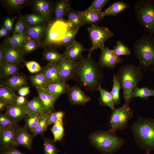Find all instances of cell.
Segmentation results:
<instances>
[{"mask_svg":"<svg viewBox=\"0 0 154 154\" xmlns=\"http://www.w3.org/2000/svg\"><path fill=\"white\" fill-rule=\"evenodd\" d=\"M16 96L12 89L7 86L1 85L0 87V99L8 104L16 103Z\"/></svg>","mask_w":154,"mask_h":154,"instance_id":"29","label":"cell"},{"mask_svg":"<svg viewBox=\"0 0 154 154\" xmlns=\"http://www.w3.org/2000/svg\"><path fill=\"white\" fill-rule=\"evenodd\" d=\"M27 102L26 99L23 96H17L16 99V103L19 106L25 105Z\"/></svg>","mask_w":154,"mask_h":154,"instance_id":"55","label":"cell"},{"mask_svg":"<svg viewBox=\"0 0 154 154\" xmlns=\"http://www.w3.org/2000/svg\"><path fill=\"white\" fill-rule=\"evenodd\" d=\"M117 76L114 74L113 77V84L112 91L110 92L115 105H118L120 102L119 91L121 88Z\"/></svg>","mask_w":154,"mask_h":154,"instance_id":"35","label":"cell"},{"mask_svg":"<svg viewBox=\"0 0 154 154\" xmlns=\"http://www.w3.org/2000/svg\"><path fill=\"white\" fill-rule=\"evenodd\" d=\"M67 93L70 102L76 105H84L90 100L83 91L76 85L70 87Z\"/></svg>","mask_w":154,"mask_h":154,"instance_id":"14","label":"cell"},{"mask_svg":"<svg viewBox=\"0 0 154 154\" xmlns=\"http://www.w3.org/2000/svg\"><path fill=\"white\" fill-rule=\"evenodd\" d=\"M70 86L65 82L58 81L48 83L45 88L56 99L67 93Z\"/></svg>","mask_w":154,"mask_h":154,"instance_id":"20","label":"cell"},{"mask_svg":"<svg viewBox=\"0 0 154 154\" xmlns=\"http://www.w3.org/2000/svg\"><path fill=\"white\" fill-rule=\"evenodd\" d=\"M16 125V123L10 118L5 113L0 114V129L7 128Z\"/></svg>","mask_w":154,"mask_h":154,"instance_id":"44","label":"cell"},{"mask_svg":"<svg viewBox=\"0 0 154 154\" xmlns=\"http://www.w3.org/2000/svg\"><path fill=\"white\" fill-rule=\"evenodd\" d=\"M25 22L24 18L20 17L15 25L13 34L24 32L25 28Z\"/></svg>","mask_w":154,"mask_h":154,"instance_id":"48","label":"cell"},{"mask_svg":"<svg viewBox=\"0 0 154 154\" xmlns=\"http://www.w3.org/2000/svg\"><path fill=\"white\" fill-rule=\"evenodd\" d=\"M109 1L108 0H94L88 8L94 11L102 12V8Z\"/></svg>","mask_w":154,"mask_h":154,"instance_id":"46","label":"cell"},{"mask_svg":"<svg viewBox=\"0 0 154 154\" xmlns=\"http://www.w3.org/2000/svg\"><path fill=\"white\" fill-rule=\"evenodd\" d=\"M123 61V58L116 55L113 50L105 47L102 51L99 63L102 67L113 69Z\"/></svg>","mask_w":154,"mask_h":154,"instance_id":"10","label":"cell"},{"mask_svg":"<svg viewBox=\"0 0 154 154\" xmlns=\"http://www.w3.org/2000/svg\"><path fill=\"white\" fill-rule=\"evenodd\" d=\"M89 37L92 45L88 50V56H91L92 53L95 49L100 48L102 51L104 48V43L108 39L113 37L114 33L107 27L92 24L87 29Z\"/></svg>","mask_w":154,"mask_h":154,"instance_id":"8","label":"cell"},{"mask_svg":"<svg viewBox=\"0 0 154 154\" xmlns=\"http://www.w3.org/2000/svg\"><path fill=\"white\" fill-rule=\"evenodd\" d=\"M4 24V26L8 31H10L12 30L13 28V23L12 21L10 18L8 17L5 20Z\"/></svg>","mask_w":154,"mask_h":154,"instance_id":"54","label":"cell"},{"mask_svg":"<svg viewBox=\"0 0 154 154\" xmlns=\"http://www.w3.org/2000/svg\"><path fill=\"white\" fill-rule=\"evenodd\" d=\"M36 88L45 112L49 113L53 109L56 99L45 88Z\"/></svg>","mask_w":154,"mask_h":154,"instance_id":"16","label":"cell"},{"mask_svg":"<svg viewBox=\"0 0 154 154\" xmlns=\"http://www.w3.org/2000/svg\"><path fill=\"white\" fill-rule=\"evenodd\" d=\"M76 63L70 61L65 58L58 63L61 81L65 82L72 79Z\"/></svg>","mask_w":154,"mask_h":154,"instance_id":"15","label":"cell"},{"mask_svg":"<svg viewBox=\"0 0 154 154\" xmlns=\"http://www.w3.org/2000/svg\"><path fill=\"white\" fill-rule=\"evenodd\" d=\"M44 59L49 62L58 63L64 57L63 54L53 49L48 50L44 54Z\"/></svg>","mask_w":154,"mask_h":154,"instance_id":"37","label":"cell"},{"mask_svg":"<svg viewBox=\"0 0 154 154\" xmlns=\"http://www.w3.org/2000/svg\"><path fill=\"white\" fill-rule=\"evenodd\" d=\"M79 13L81 19L85 24H93L104 18L102 12L94 11L88 8L84 11H79Z\"/></svg>","mask_w":154,"mask_h":154,"instance_id":"22","label":"cell"},{"mask_svg":"<svg viewBox=\"0 0 154 154\" xmlns=\"http://www.w3.org/2000/svg\"><path fill=\"white\" fill-rule=\"evenodd\" d=\"M5 113L16 123L23 119L27 115L23 106H19L16 103L7 105Z\"/></svg>","mask_w":154,"mask_h":154,"instance_id":"18","label":"cell"},{"mask_svg":"<svg viewBox=\"0 0 154 154\" xmlns=\"http://www.w3.org/2000/svg\"><path fill=\"white\" fill-rule=\"evenodd\" d=\"M28 39L25 32L22 33L13 34L7 40V44L12 47L22 48Z\"/></svg>","mask_w":154,"mask_h":154,"instance_id":"26","label":"cell"},{"mask_svg":"<svg viewBox=\"0 0 154 154\" xmlns=\"http://www.w3.org/2000/svg\"><path fill=\"white\" fill-rule=\"evenodd\" d=\"M1 67L3 74L6 76L15 75L18 70V67L16 64L4 63Z\"/></svg>","mask_w":154,"mask_h":154,"instance_id":"40","label":"cell"},{"mask_svg":"<svg viewBox=\"0 0 154 154\" xmlns=\"http://www.w3.org/2000/svg\"><path fill=\"white\" fill-rule=\"evenodd\" d=\"M23 106L27 115L33 113L42 114L47 113L45 112L38 96L27 101Z\"/></svg>","mask_w":154,"mask_h":154,"instance_id":"25","label":"cell"},{"mask_svg":"<svg viewBox=\"0 0 154 154\" xmlns=\"http://www.w3.org/2000/svg\"><path fill=\"white\" fill-rule=\"evenodd\" d=\"M79 28L72 26L69 27L64 36L58 44H62L67 46L72 44L75 40V36Z\"/></svg>","mask_w":154,"mask_h":154,"instance_id":"33","label":"cell"},{"mask_svg":"<svg viewBox=\"0 0 154 154\" xmlns=\"http://www.w3.org/2000/svg\"><path fill=\"white\" fill-rule=\"evenodd\" d=\"M54 136V141L55 142L61 139L64 134L62 120L54 123L51 129Z\"/></svg>","mask_w":154,"mask_h":154,"instance_id":"36","label":"cell"},{"mask_svg":"<svg viewBox=\"0 0 154 154\" xmlns=\"http://www.w3.org/2000/svg\"><path fill=\"white\" fill-rule=\"evenodd\" d=\"M35 40L30 38L28 39L23 44L22 48L26 52H31L35 49L37 46V44Z\"/></svg>","mask_w":154,"mask_h":154,"instance_id":"49","label":"cell"},{"mask_svg":"<svg viewBox=\"0 0 154 154\" xmlns=\"http://www.w3.org/2000/svg\"><path fill=\"white\" fill-rule=\"evenodd\" d=\"M45 114L33 113L27 114L25 120V127L33 132L38 124L41 117Z\"/></svg>","mask_w":154,"mask_h":154,"instance_id":"30","label":"cell"},{"mask_svg":"<svg viewBox=\"0 0 154 154\" xmlns=\"http://www.w3.org/2000/svg\"><path fill=\"white\" fill-rule=\"evenodd\" d=\"M90 138L94 145L103 154L114 153L125 143L123 138L109 130L97 131Z\"/></svg>","mask_w":154,"mask_h":154,"instance_id":"5","label":"cell"},{"mask_svg":"<svg viewBox=\"0 0 154 154\" xmlns=\"http://www.w3.org/2000/svg\"><path fill=\"white\" fill-rule=\"evenodd\" d=\"M18 128L16 125L7 128L0 129V145L3 149L15 146L16 133Z\"/></svg>","mask_w":154,"mask_h":154,"instance_id":"13","label":"cell"},{"mask_svg":"<svg viewBox=\"0 0 154 154\" xmlns=\"http://www.w3.org/2000/svg\"><path fill=\"white\" fill-rule=\"evenodd\" d=\"M86 50L82 44L75 40L72 44L66 46L63 54L67 60L76 62L82 58V53Z\"/></svg>","mask_w":154,"mask_h":154,"instance_id":"12","label":"cell"},{"mask_svg":"<svg viewBox=\"0 0 154 154\" xmlns=\"http://www.w3.org/2000/svg\"><path fill=\"white\" fill-rule=\"evenodd\" d=\"M25 64L29 71L32 74L39 72L42 69L39 64L35 61L26 62Z\"/></svg>","mask_w":154,"mask_h":154,"instance_id":"47","label":"cell"},{"mask_svg":"<svg viewBox=\"0 0 154 154\" xmlns=\"http://www.w3.org/2000/svg\"><path fill=\"white\" fill-rule=\"evenodd\" d=\"M4 63V55L3 47H0V66Z\"/></svg>","mask_w":154,"mask_h":154,"instance_id":"57","label":"cell"},{"mask_svg":"<svg viewBox=\"0 0 154 154\" xmlns=\"http://www.w3.org/2000/svg\"><path fill=\"white\" fill-rule=\"evenodd\" d=\"M40 3L43 13V18L45 21H48L51 18L52 6L49 1L40 0Z\"/></svg>","mask_w":154,"mask_h":154,"instance_id":"41","label":"cell"},{"mask_svg":"<svg viewBox=\"0 0 154 154\" xmlns=\"http://www.w3.org/2000/svg\"><path fill=\"white\" fill-rule=\"evenodd\" d=\"M139 23L149 33L154 34V0H139L134 6Z\"/></svg>","mask_w":154,"mask_h":154,"instance_id":"6","label":"cell"},{"mask_svg":"<svg viewBox=\"0 0 154 154\" xmlns=\"http://www.w3.org/2000/svg\"><path fill=\"white\" fill-rule=\"evenodd\" d=\"M4 1L9 7L14 9L21 7L27 2L25 0H7Z\"/></svg>","mask_w":154,"mask_h":154,"instance_id":"50","label":"cell"},{"mask_svg":"<svg viewBox=\"0 0 154 154\" xmlns=\"http://www.w3.org/2000/svg\"><path fill=\"white\" fill-rule=\"evenodd\" d=\"M32 137L25 127H18L17 130L15 146L22 145L28 149L32 150Z\"/></svg>","mask_w":154,"mask_h":154,"instance_id":"17","label":"cell"},{"mask_svg":"<svg viewBox=\"0 0 154 154\" xmlns=\"http://www.w3.org/2000/svg\"><path fill=\"white\" fill-rule=\"evenodd\" d=\"M134 54L138 61V66L145 71L154 72V37L153 35L143 34L135 41Z\"/></svg>","mask_w":154,"mask_h":154,"instance_id":"4","label":"cell"},{"mask_svg":"<svg viewBox=\"0 0 154 154\" xmlns=\"http://www.w3.org/2000/svg\"><path fill=\"white\" fill-rule=\"evenodd\" d=\"M133 116V112L129 105L124 103L122 107L115 108L112 110L110 117L109 130L115 133L117 130L125 129Z\"/></svg>","mask_w":154,"mask_h":154,"instance_id":"7","label":"cell"},{"mask_svg":"<svg viewBox=\"0 0 154 154\" xmlns=\"http://www.w3.org/2000/svg\"><path fill=\"white\" fill-rule=\"evenodd\" d=\"M70 3L68 0L57 1L55 3L54 9V21L62 20L71 9Z\"/></svg>","mask_w":154,"mask_h":154,"instance_id":"24","label":"cell"},{"mask_svg":"<svg viewBox=\"0 0 154 154\" xmlns=\"http://www.w3.org/2000/svg\"><path fill=\"white\" fill-rule=\"evenodd\" d=\"M8 30L3 26L1 27L0 30V37L6 36L8 33Z\"/></svg>","mask_w":154,"mask_h":154,"instance_id":"56","label":"cell"},{"mask_svg":"<svg viewBox=\"0 0 154 154\" xmlns=\"http://www.w3.org/2000/svg\"><path fill=\"white\" fill-rule=\"evenodd\" d=\"M129 7V5L126 3L121 1H118L102 11V15L103 17L105 16H116Z\"/></svg>","mask_w":154,"mask_h":154,"instance_id":"23","label":"cell"},{"mask_svg":"<svg viewBox=\"0 0 154 154\" xmlns=\"http://www.w3.org/2000/svg\"><path fill=\"white\" fill-rule=\"evenodd\" d=\"M29 87L24 86L19 88L17 90V93L19 96H24L29 93Z\"/></svg>","mask_w":154,"mask_h":154,"instance_id":"52","label":"cell"},{"mask_svg":"<svg viewBox=\"0 0 154 154\" xmlns=\"http://www.w3.org/2000/svg\"><path fill=\"white\" fill-rule=\"evenodd\" d=\"M48 83L61 81L59 76L58 63L49 62L41 71Z\"/></svg>","mask_w":154,"mask_h":154,"instance_id":"19","label":"cell"},{"mask_svg":"<svg viewBox=\"0 0 154 154\" xmlns=\"http://www.w3.org/2000/svg\"><path fill=\"white\" fill-rule=\"evenodd\" d=\"M72 26L68 21L67 22L62 20L54 21L48 29L45 44H58L64 36L69 28Z\"/></svg>","mask_w":154,"mask_h":154,"instance_id":"9","label":"cell"},{"mask_svg":"<svg viewBox=\"0 0 154 154\" xmlns=\"http://www.w3.org/2000/svg\"><path fill=\"white\" fill-rule=\"evenodd\" d=\"M34 6L36 11L38 13L39 15L43 18V13L40 0L35 1L34 3Z\"/></svg>","mask_w":154,"mask_h":154,"instance_id":"53","label":"cell"},{"mask_svg":"<svg viewBox=\"0 0 154 154\" xmlns=\"http://www.w3.org/2000/svg\"><path fill=\"white\" fill-rule=\"evenodd\" d=\"M54 141L44 138V151L45 154H57L58 150Z\"/></svg>","mask_w":154,"mask_h":154,"instance_id":"43","label":"cell"},{"mask_svg":"<svg viewBox=\"0 0 154 154\" xmlns=\"http://www.w3.org/2000/svg\"><path fill=\"white\" fill-rule=\"evenodd\" d=\"M145 154H150V151H146Z\"/></svg>","mask_w":154,"mask_h":154,"instance_id":"59","label":"cell"},{"mask_svg":"<svg viewBox=\"0 0 154 154\" xmlns=\"http://www.w3.org/2000/svg\"><path fill=\"white\" fill-rule=\"evenodd\" d=\"M64 114V112L62 111H58L51 113H49L48 114L46 119L47 127L50 125L62 120Z\"/></svg>","mask_w":154,"mask_h":154,"instance_id":"42","label":"cell"},{"mask_svg":"<svg viewBox=\"0 0 154 154\" xmlns=\"http://www.w3.org/2000/svg\"><path fill=\"white\" fill-rule=\"evenodd\" d=\"M42 23L28 27L25 31L27 36L36 41L39 40L44 33L47 32L48 28L47 26L43 24Z\"/></svg>","mask_w":154,"mask_h":154,"instance_id":"21","label":"cell"},{"mask_svg":"<svg viewBox=\"0 0 154 154\" xmlns=\"http://www.w3.org/2000/svg\"><path fill=\"white\" fill-rule=\"evenodd\" d=\"M3 150L1 154H24L15 148V147H12Z\"/></svg>","mask_w":154,"mask_h":154,"instance_id":"51","label":"cell"},{"mask_svg":"<svg viewBox=\"0 0 154 154\" xmlns=\"http://www.w3.org/2000/svg\"><path fill=\"white\" fill-rule=\"evenodd\" d=\"M7 86L13 90H18L20 88L25 86L26 80L25 78L20 75L15 74L11 76L7 81Z\"/></svg>","mask_w":154,"mask_h":154,"instance_id":"27","label":"cell"},{"mask_svg":"<svg viewBox=\"0 0 154 154\" xmlns=\"http://www.w3.org/2000/svg\"><path fill=\"white\" fill-rule=\"evenodd\" d=\"M49 113H46L41 117L38 124L33 132L34 136L42 134L47 130L46 119Z\"/></svg>","mask_w":154,"mask_h":154,"instance_id":"39","label":"cell"},{"mask_svg":"<svg viewBox=\"0 0 154 154\" xmlns=\"http://www.w3.org/2000/svg\"><path fill=\"white\" fill-rule=\"evenodd\" d=\"M98 90L100 94L99 99L100 104L102 106H108L112 110L114 109L115 108V104L110 92L103 89L101 86L99 87Z\"/></svg>","mask_w":154,"mask_h":154,"instance_id":"28","label":"cell"},{"mask_svg":"<svg viewBox=\"0 0 154 154\" xmlns=\"http://www.w3.org/2000/svg\"><path fill=\"white\" fill-rule=\"evenodd\" d=\"M24 19L25 21L30 25H35L45 21L44 19L39 15L31 14L25 16Z\"/></svg>","mask_w":154,"mask_h":154,"instance_id":"45","label":"cell"},{"mask_svg":"<svg viewBox=\"0 0 154 154\" xmlns=\"http://www.w3.org/2000/svg\"><path fill=\"white\" fill-rule=\"evenodd\" d=\"M113 50L116 55L118 57L121 56L129 55L131 54L128 47L120 40H117Z\"/></svg>","mask_w":154,"mask_h":154,"instance_id":"38","label":"cell"},{"mask_svg":"<svg viewBox=\"0 0 154 154\" xmlns=\"http://www.w3.org/2000/svg\"><path fill=\"white\" fill-rule=\"evenodd\" d=\"M66 16L72 27L80 28L85 24L80 17L79 11H76L71 8L66 13Z\"/></svg>","mask_w":154,"mask_h":154,"instance_id":"32","label":"cell"},{"mask_svg":"<svg viewBox=\"0 0 154 154\" xmlns=\"http://www.w3.org/2000/svg\"><path fill=\"white\" fill-rule=\"evenodd\" d=\"M154 97V90L149 89L147 86L138 88L136 86L133 90L131 97H138L145 100H148L149 97Z\"/></svg>","mask_w":154,"mask_h":154,"instance_id":"31","label":"cell"},{"mask_svg":"<svg viewBox=\"0 0 154 154\" xmlns=\"http://www.w3.org/2000/svg\"><path fill=\"white\" fill-rule=\"evenodd\" d=\"M102 67L91 56L76 63L72 79L88 91L98 90L104 79Z\"/></svg>","mask_w":154,"mask_h":154,"instance_id":"1","label":"cell"},{"mask_svg":"<svg viewBox=\"0 0 154 154\" xmlns=\"http://www.w3.org/2000/svg\"><path fill=\"white\" fill-rule=\"evenodd\" d=\"M131 129L138 147L146 151H154V118L138 117Z\"/></svg>","mask_w":154,"mask_h":154,"instance_id":"3","label":"cell"},{"mask_svg":"<svg viewBox=\"0 0 154 154\" xmlns=\"http://www.w3.org/2000/svg\"><path fill=\"white\" fill-rule=\"evenodd\" d=\"M4 55V63L17 64L23 59L24 51L22 48L12 47L7 44L2 46Z\"/></svg>","mask_w":154,"mask_h":154,"instance_id":"11","label":"cell"},{"mask_svg":"<svg viewBox=\"0 0 154 154\" xmlns=\"http://www.w3.org/2000/svg\"><path fill=\"white\" fill-rule=\"evenodd\" d=\"M116 75L122 89L124 103L129 105L133 90L143 78V73L138 66L129 64L121 66Z\"/></svg>","mask_w":154,"mask_h":154,"instance_id":"2","label":"cell"},{"mask_svg":"<svg viewBox=\"0 0 154 154\" xmlns=\"http://www.w3.org/2000/svg\"><path fill=\"white\" fill-rule=\"evenodd\" d=\"M30 79L31 82L36 88H45L48 83L41 72L31 76Z\"/></svg>","mask_w":154,"mask_h":154,"instance_id":"34","label":"cell"},{"mask_svg":"<svg viewBox=\"0 0 154 154\" xmlns=\"http://www.w3.org/2000/svg\"><path fill=\"white\" fill-rule=\"evenodd\" d=\"M8 103L5 101L0 99V111H2L4 109L6 105Z\"/></svg>","mask_w":154,"mask_h":154,"instance_id":"58","label":"cell"}]
</instances>
